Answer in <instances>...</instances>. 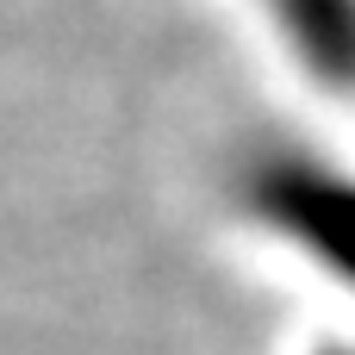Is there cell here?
Instances as JSON below:
<instances>
[{
	"mask_svg": "<svg viewBox=\"0 0 355 355\" xmlns=\"http://www.w3.org/2000/svg\"><path fill=\"white\" fill-rule=\"evenodd\" d=\"M268 6L281 12V25L312 62L337 75L355 69V0H268Z\"/></svg>",
	"mask_w": 355,
	"mask_h": 355,
	"instance_id": "obj_1",
	"label": "cell"
}]
</instances>
